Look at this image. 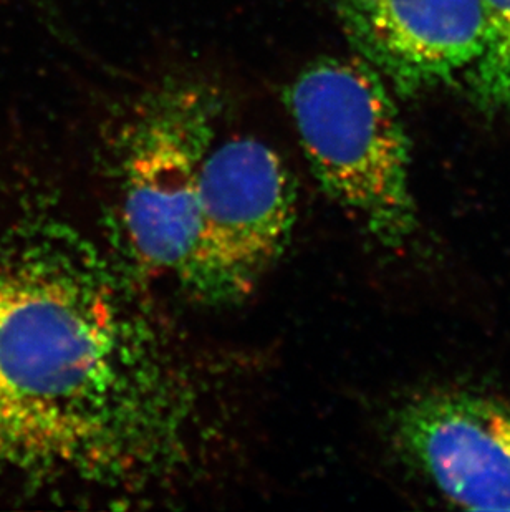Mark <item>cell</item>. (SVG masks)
Wrapping results in <instances>:
<instances>
[{
  "mask_svg": "<svg viewBox=\"0 0 510 512\" xmlns=\"http://www.w3.org/2000/svg\"><path fill=\"white\" fill-rule=\"evenodd\" d=\"M355 55L403 97L464 75L481 50L482 0H333Z\"/></svg>",
  "mask_w": 510,
  "mask_h": 512,
  "instance_id": "obj_6",
  "label": "cell"
},
{
  "mask_svg": "<svg viewBox=\"0 0 510 512\" xmlns=\"http://www.w3.org/2000/svg\"><path fill=\"white\" fill-rule=\"evenodd\" d=\"M294 218V179L272 146L254 136L214 141L179 279L203 300L244 299L274 266Z\"/></svg>",
  "mask_w": 510,
  "mask_h": 512,
  "instance_id": "obj_4",
  "label": "cell"
},
{
  "mask_svg": "<svg viewBox=\"0 0 510 512\" xmlns=\"http://www.w3.org/2000/svg\"><path fill=\"white\" fill-rule=\"evenodd\" d=\"M224 98L196 75H168L126 110L118 135L123 218L151 271L178 276L193 244L199 183Z\"/></svg>",
  "mask_w": 510,
  "mask_h": 512,
  "instance_id": "obj_3",
  "label": "cell"
},
{
  "mask_svg": "<svg viewBox=\"0 0 510 512\" xmlns=\"http://www.w3.org/2000/svg\"><path fill=\"white\" fill-rule=\"evenodd\" d=\"M391 438L403 463L459 508L510 511V401L421 393L396 410Z\"/></svg>",
  "mask_w": 510,
  "mask_h": 512,
  "instance_id": "obj_5",
  "label": "cell"
},
{
  "mask_svg": "<svg viewBox=\"0 0 510 512\" xmlns=\"http://www.w3.org/2000/svg\"><path fill=\"white\" fill-rule=\"evenodd\" d=\"M115 292L87 264H0V463L98 468L140 425V343Z\"/></svg>",
  "mask_w": 510,
  "mask_h": 512,
  "instance_id": "obj_1",
  "label": "cell"
},
{
  "mask_svg": "<svg viewBox=\"0 0 510 512\" xmlns=\"http://www.w3.org/2000/svg\"><path fill=\"white\" fill-rule=\"evenodd\" d=\"M284 105L325 193L383 246L406 244L418 229L411 148L385 80L357 55H325L285 87Z\"/></svg>",
  "mask_w": 510,
  "mask_h": 512,
  "instance_id": "obj_2",
  "label": "cell"
},
{
  "mask_svg": "<svg viewBox=\"0 0 510 512\" xmlns=\"http://www.w3.org/2000/svg\"><path fill=\"white\" fill-rule=\"evenodd\" d=\"M479 55L464 72L471 98L486 112L510 113V0H482Z\"/></svg>",
  "mask_w": 510,
  "mask_h": 512,
  "instance_id": "obj_7",
  "label": "cell"
}]
</instances>
